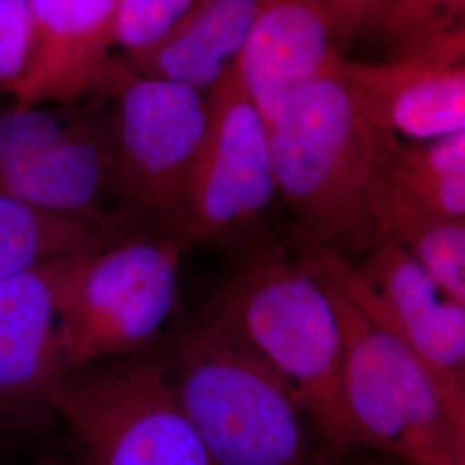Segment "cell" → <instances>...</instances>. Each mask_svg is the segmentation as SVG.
<instances>
[{
	"instance_id": "obj_14",
	"label": "cell",
	"mask_w": 465,
	"mask_h": 465,
	"mask_svg": "<svg viewBox=\"0 0 465 465\" xmlns=\"http://www.w3.org/2000/svg\"><path fill=\"white\" fill-rule=\"evenodd\" d=\"M465 219V130L428 142L393 138L372 192L376 243L417 224Z\"/></svg>"
},
{
	"instance_id": "obj_17",
	"label": "cell",
	"mask_w": 465,
	"mask_h": 465,
	"mask_svg": "<svg viewBox=\"0 0 465 465\" xmlns=\"http://www.w3.org/2000/svg\"><path fill=\"white\" fill-rule=\"evenodd\" d=\"M97 116L80 105H19L0 111V171L78 134Z\"/></svg>"
},
{
	"instance_id": "obj_4",
	"label": "cell",
	"mask_w": 465,
	"mask_h": 465,
	"mask_svg": "<svg viewBox=\"0 0 465 465\" xmlns=\"http://www.w3.org/2000/svg\"><path fill=\"white\" fill-rule=\"evenodd\" d=\"M324 282L341 322V388L355 451L407 465L460 464L465 388L436 376Z\"/></svg>"
},
{
	"instance_id": "obj_8",
	"label": "cell",
	"mask_w": 465,
	"mask_h": 465,
	"mask_svg": "<svg viewBox=\"0 0 465 465\" xmlns=\"http://www.w3.org/2000/svg\"><path fill=\"white\" fill-rule=\"evenodd\" d=\"M303 264L443 380L465 388V311L397 240L350 261L293 238Z\"/></svg>"
},
{
	"instance_id": "obj_7",
	"label": "cell",
	"mask_w": 465,
	"mask_h": 465,
	"mask_svg": "<svg viewBox=\"0 0 465 465\" xmlns=\"http://www.w3.org/2000/svg\"><path fill=\"white\" fill-rule=\"evenodd\" d=\"M188 247L178 236L136 232L84 257L61 311L67 374L153 350L178 309Z\"/></svg>"
},
{
	"instance_id": "obj_1",
	"label": "cell",
	"mask_w": 465,
	"mask_h": 465,
	"mask_svg": "<svg viewBox=\"0 0 465 465\" xmlns=\"http://www.w3.org/2000/svg\"><path fill=\"white\" fill-rule=\"evenodd\" d=\"M236 247L203 303L211 319L269 367L336 457L355 453L343 403V332L326 282L266 228Z\"/></svg>"
},
{
	"instance_id": "obj_5",
	"label": "cell",
	"mask_w": 465,
	"mask_h": 465,
	"mask_svg": "<svg viewBox=\"0 0 465 465\" xmlns=\"http://www.w3.org/2000/svg\"><path fill=\"white\" fill-rule=\"evenodd\" d=\"M99 90L109 95L105 119L126 226L190 243V186L209 128V94L142 74L117 55Z\"/></svg>"
},
{
	"instance_id": "obj_21",
	"label": "cell",
	"mask_w": 465,
	"mask_h": 465,
	"mask_svg": "<svg viewBox=\"0 0 465 465\" xmlns=\"http://www.w3.org/2000/svg\"><path fill=\"white\" fill-rule=\"evenodd\" d=\"M34 52L30 0H0V99H15L30 73Z\"/></svg>"
},
{
	"instance_id": "obj_11",
	"label": "cell",
	"mask_w": 465,
	"mask_h": 465,
	"mask_svg": "<svg viewBox=\"0 0 465 465\" xmlns=\"http://www.w3.org/2000/svg\"><path fill=\"white\" fill-rule=\"evenodd\" d=\"M34 61L13 102L78 105L99 90L116 55L121 0H30Z\"/></svg>"
},
{
	"instance_id": "obj_6",
	"label": "cell",
	"mask_w": 465,
	"mask_h": 465,
	"mask_svg": "<svg viewBox=\"0 0 465 465\" xmlns=\"http://www.w3.org/2000/svg\"><path fill=\"white\" fill-rule=\"evenodd\" d=\"M76 465H214L176 395L167 350L71 372L57 397Z\"/></svg>"
},
{
	"instance_id": "obj_19",
	"label": "cell",
	"mask_w": 465,
	"mask_h": 465,
	"mask_svg": "<svg viewBox=\"0 0 465 465\" xmlns=\"http://www.w3.org/2000/svg\"><path fill=\"white\" fill-rule=\"evenodd\" d=\"M465 23V0H391L376 32L405 55Z\"/></svg>"
},
{
	"instance_id": "obj_13",
	"label": "cell",
	"mask_w": 465,
	"mask_h": 465,
	"mask_svg": "<svg viewBox=\"0 0 465 465\" xmlns=\"http://www.w3.org/2000/svg\"><path fill=\"white\" fill-rule=\"evenodd\" d=\"M343 71L374 123L399 140L428 142L465 130V66L343 57Z\"/></svg>"
},
{
	"instance_id": "obj_23",
	"label": "cell",
	"mask_w": 465,
	"mask_h": 465,
	"mask_svg": "<svg viewBox=\"0 0 465 465\" xmlns=\"http://www.w3.org/2000/svg\"><path fill=\"white\" fill-rule=\"evenodd\" d=\"M397 59H411L430 64L465 66V23Z\"/></svg>"
},
{
	"instance_id": "obj_3",
	"label": "cell",
	"mask_w": 465,
	"mask_h": 465,
	"mask_svg": "<svg viewBox=\"0 0 465 465\" xmlns=\"http://www.w3.org/2000/svg\"><path fill=\"white\" fill-rule=\"evenodd\" d=\"M167 353L176 395L213 464H317L311 417L230 332L200 314Z\"/></svg>"
},
{
	"instance_id": "obj_12",
	"label": "cell",
	"mask_w": 465,
	"mask_h": 465,
	"mask_svg": "<svg viewBox=\"0 0 465 465\" xmlns=\"http://www.w3.org/2000/svg\"><path fill=\"white\" fill-rule=\"evenodd\" d=\"M338 54L324 0H259L236 69L271 128Z\"/></svg>"
},
{
	"instance_id": "obj_27",
	"label": "cell",
	"mask_w": 465,
	"mask_h": 465,
	"mask_svg": "<svg viewBox=\"0 0 465 465\" xmlns=\"http://www.w3.org/2000/svg\"><path fill=\"white\" fill-rule=\"evenodd\" d=\"M0 434H4V431H2V430H0Z\"/></svg>"
},
{
	"instance_id": "obj_22",
	"label": "cell",
	"mask_w": 465,
	"mask_h": 465,
	"mask_svg": "<svg viewBox=\"0 0 465 465\" xmlns=\"http://www.w3.org/2000/svg\"><path fill=\"white\" fill-rule=\"evenodd\" d=\"M391 0H324L336 49L349 47L369 30H376Z\"/></svg>"
},
{
	"instance_id": "obj_25",
	"label": "cell",
	"mask_w": 465,
	"mask_h": 465,
	"mask_svg": "<svg viewBox=\"0 0 465 465\" xmlns=\"http://www.w3.org/2000/svg\"><path fill=\"white\" fill-rule=\"evenodd\" d=\"M465 465V420L464 430H462V441H460V464Z\"/></svg>"
},
{
	"instance_id": "obj_10",
	"label": "cell",
	"mask_w": 465,
	"mask_h": 465,
	"mask_svg": "<svg viewBox=\"0 0 465 465\" xmlns=\"http://www.w3.org/2000/svg\"><path fill=\"white\" fill-rule=\"evenodd\" d=\"M88 257V255H84ZM84 257L36 267L0 282V430L57 416L66 381L59 324L67 286Z\"/></svg>"
},
{
	"instance_id": "obj_16",
	"label": "cell",
	"mask_w": 465,
	"mask_h": 465,
	"mask_svg": "<svg viewBox=\"0 0 465 465\" xmlns=\"http://www.w3.org/2000/svg\"><path fill=\"white\" fill-rule=\"evenodd\" d=\"M124 236L82 217L55 214L0 195V282L97 253Z\"/></svg>"
},
{
	"instance_id": "obj_15",
	"label": "cell",
	"mask_w": 465,
	"mask_h": 465,
	"mask_svg": "<svg viewBox=\"0 0 465 465\" xmlns=\"http://www.w3.org/2000/svg\"><path fill=\"white\" fill-rule=\"evenodd\" d=\"M259 0H197L183 25L149 54L124 61L142 74L209 94L238 64Z\"/></svg>"
},
{
	"instance_id": "obj_24",
	"label": "cell",
	"mask_w": 465,
	"mask_h": 465,
	"mask_svg": "<svg viewBox=\"0 0 465 465\" xmlns=\"http://www.w3.org/2000/svg\"><path fill=\"white\" fill-rule=\"evenodd\" d=\"M361 465H407L395 459H390V457H382V455H376V453H371L367 451L366 460Z\"/></svg>"
},
{
	"instance_id": "obj_2",
	"label": "cell",
	"mask_w": 465,
	"mask_h": 465,
	"mask_svg": "<svg viewBox=\"0 0 465 465\" xmlns=\"http://www.w3.org/2000/svg\"><path fill=\"white\" fill-rule=\"evenodd\" d=\"M295 240L355 261L376 243L372 192L395 136L367 113L338 54L269 128Z\"/></svg>"
},
{
	"instance_id": "obj_20",
	"label": "cell",
	"mask_w": 465,
	"mask_h": 465,
	"mask_svg": "<svg viewBox=\"0 0 465 465\" xmlns=\"http://www.w3.org/2000/svg\"><path fill=\"white\" fill-rule=\"evenodd\" d=\"M197 0H121L116 23L117 57L134 61L174 34Z\"/></svg>"
},
{
	"instance_id": "obj_9",
	"label": "cell",
	"mask_w": 465,
	"mask_h": 465,
	"mask_svg": "<svg viewBox=\"0 0 465 465\" xmlns=\"http://www.w3.org/2000/svg\"><path fill=\"white\" fill-rule=\"evenodd\" d=\"M209 128L190 186V243L238 245L280 199L269 126L232 71L209 92Z\"/></svg>"
},
{
	"instance_id": "obj_26",
	"label": "cell",
	"mask_w": 465,
	"mask_h": 465,
	"mask_svg": "<svg viewBox=\"0 0 465 465\" xmlns=\"http://www.w3.org/2000/svg\"><path fill=\"white\" fill-rule=\"evenodd\" d=\"M40 465H64V464H57V462H49V464H40Z\"/></svg>"
},
{
	"instance_id": "obj_18",
	"label": "cell",
	"mask_w": 465,
	"mask_h": 465,
	"mask_svg": "<svg viewBox=\"0 0 465 465\" xmlns=\"http://www.w3.org/2000/svg\"><path fill=\"white\" fill-rule=\"evenodd\" d=\"M391 240L411 250L465 311V219L417 224Z\"/></svg>"
}]
</instances>
